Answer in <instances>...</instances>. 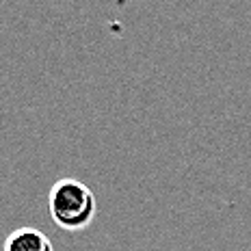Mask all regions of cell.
Listing matches in <instances>:
<instances>
[{
  "label": "cell",
  "mask_w": 251,
  "mask_h": 251,
  "mask_svg": "<svg viewBox=\"0 0 251 251\" xmlns=\"http://www.w3.org/2000/svg\"><path fill=\"white\" fill-rule=\"evenodd\" d=\"M2 251H54L48 234L37 227H18L4 238Z\"/></svg>",
  "instance_id": "2"
},
{
  "label": "cell",
  "mask_w": 251,
  "mask_h": 251,
  "mask_svg": "<svg viewBox=\"0 0 251 251\" xmlns=\"http://www.w3.org/2000/svg\"><path fill=\"white\" fill-rule=\"evenodd\" d=\"M48 212L61 229L82 232L98 217L96 193L76 177H61L48 193Z\"/></svg>",
  "instance_id": "1"
}]
</instances>
